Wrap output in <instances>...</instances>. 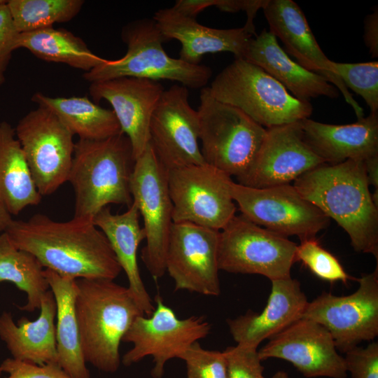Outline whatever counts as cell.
<instances>
[{"instance_id":"1","label":"cell","mask_w":378,"mask_h":378,"mask_svg":"<svg viewBox=\"0 0 378 378\" xmlns=\"http://www.w3.org/2000/svg\"><path fill=\"white\" fill-rule=\"evenodd\" d=\"M5 232L17 248L33 254L45 269L74 279L114 280L122 269L93 220L57 221L36 214L12 220Z\"/></svg>"},{"instance_id":"2","label":"cell","mask_w":378,"mask_h":378,"mask_svg":"<svg viewBox=\"0 0 378 378\" xmlns=\"http://www.w3.org/2000/svg\"><path fill=\"white\" fill-rule=\"evenodd\" d=\"M293 186L345 230L356 251L370 253L378 260V206L363 160L324 163L298 177Z\"/></svg>"},{"instance_id":"3","label":"cell","mask_w":378,"mask_h":378,"mask_svg":"<svg viewBox=\"0 0 378 378\" xmlns=\"http://www.w3.org/2000/svg\"><path fill=\"white\" fill-rule=\"evenodd\" d=\"M75 300L80 347L86 363L115 372L120 344L135 318L144 315L127 287L109 279H76Z\"/></svg>"},{"instance_id":"4","label":"cell","mask_w":378,"mask_h":378,"mask_svg":"<svg viewBox=\"0 0 378 378\" xmlns=\"http://www.w3.org/2000/svg\"><path fill=\"white\" fill-rule=\"evenodd\" d=\"M135 159L122 132L102 140L75 143L68 181L74 195V217L93 220L110 204H132L130 181Z\"/></svg>"},{"instance_id":"5","label":"cell","mask_w":378,"mask_h":378,"mask_svg":"<svg viewBox=\"0 0 378 378\" xmlns=\"http://www.w3.org/2000/svg\"><path fill=\"white\" fill-rule=\"evenodd\" d=\"M121 38L127 46L125 55L83 74L90 83L119 77H134L159 81L178 82L187 88H203L212 70L203 64H191L169 57L163 48L167 40L152 19L134 20L125 25Z\"/></svg>"},{"instance_id":"6","label":"cell","mask_w":378,"mask_h":378,"mask_svg":"<svg viewBox=\"0 0 378 378\" xmlns=\"http://www.w3.org/2000/svg\"><path fill=\"white\" fill-rule=\"evenodd\" d=\"M217 100L233 106L265 129L309 118V102L296 99L258 66L235 58L208 87Z\"/></svg>"},{"instance_id":"7","label":"cell","mask_w":378,"mask_h":378,"mask_svg":"<svg viewBox=\"0 0 378 378\" xmlns=\"http://www.w3.org/2000/svg\"><path fill=\"white\" fill-rule=\"evenodd\" d=\"M197 111L205 163L230 176L243 175L253 163L266 129L240 109L216 99L208 87L201 89Z\"/></svg>"},{"instance_id":"8","label":"cell","mask_w":378,"mask_h":378,"mask_svg":"<svg viewBox=\"0 0 378 378\" xmlns=\"http://www.w3.org/2000/svg\"><path fill=\"white\" fill-rule=\"evenodd\" d=\"M297 244L288 237L234 216L220 231L219 270L260 274L270 281L290 277Z\"/></svg>"},{"instance_id":"9","label":"cell","mask_w":378,"mask_h":378,"mask_svg":"<svg viewBox=\"0 0 378 378\" xmlns=\"http://www.w3.org/2000/svg\"><path fill=\"white\" fill-rule=\"evenodd\" d=\"M155 301L153 313L137 316L124 335L122 342L132 347L122 356L121 363L130 366L150 356L153 363L151 376L162 378L167 361L179 358L192 344L207 337L211 324L202 316L179 318L159 295Z\"/></svg>"},{"instance_id":"10","label":"cell","mask_w":378,"mask_h":378,"mask_svg":"<svg viewBox=\"0 0 378 378\" xmlns=\"http://www.w3.org/2000/svg\"><path fill=\"white\" fill-rule=\"evenodd\" d=\"M132 202L144 219L146 244L141 258L150 275L158 279L166 273L165 257L172 225L173 204L167 170L151 144L135 160L130 181Z\"/></svg>"},{"instance_id":"11","label":"cell","mask_w":378,"mask_h":378,"mask_svg":"<svg viewBox=\"0 0 378 378\" xmlns=\"http://www.w3.org/2000/svg\"><path fill=\"white\" fill-rule=\"evenodd\" d=\"M229 187L243 216L282 236L314 238L330 224V219L293 185L255 188L231 181Z\"/></svg>"},{"instance_id":"12","label":"cell","mask_w":378,"mask_h":378,"mask_svg":"<svg viewBox=\"0 0 378 378\" xmlns=\"http://www.w3.org/2000/svg\"><path fill=\"white\" fill-rule=\"evenodd\" d=\"M15 132L38 192L42 197L54 193L68 181L74 135L51 111L40 106L18 121Z\"/></svg>"},{"instance_id":"13","label":"cell","mask_w":378,"mask_h":378,"mask_svg":"<svg viewBox=\"0 0 378 378\" xmlns=\"http://www.w3.org/2000/svg\"><path fill=\"white\" fill-rule=\"evenodd\" d=\"M173 223H191L220 231L235 216L231 176L206 163L167 171Z\"/></svg>"},{"instance_id":"14","label":"cell","mask_w":378,"mask_h":378,"mask_svg":"<svg viewBox=\"0 0 378 378\" xmlns=\"http://www.w3.org/2000/svg\"><path fill=\"white\" fill-rule=\"evenodd\" d=\"M357 290L337 296L323 292L308 302L301 318L313 320L330 333L337 350L346 353L378 335V267L358 279Z\"/></svg>"},{"instance_id":"15","label":"cell","mask_w":378,"mask_h":378,"mask_svg":"<svg viewBox=\"0 0 378 378\" xmlns=\"http://www.w3.org/2000/svg\"><path fill=\"white\" fill-rule=\"evenodd\" d=\"M220 231L191 223H173L166 257V272L175 290L218 296V248Z\"/></svg>"},{"instance_id":"16","label":"cell","mask_w":378,"mask_h":378,"mask_svg":"<svg viewBox=\"0 0 378 378\" xmlns=\"http://www.w3.org/2000/svg\"><path fill=\"white\" fill-rule=\"evenodd\" d=\"M149 135L167 171L205 163L198 144V113L188 102L186 87L176 84L164 90L150 118Z\"/></svg>"},{"instance_id":"17","label":"cell","mask_w":378,"mask_h":378,"mask_svg":"<svg viewBox=\"0 0 378 378\" xmlns=\"http://www.w3.org/2000/svg\"><path fill=\"white\" fill-rule=\"evenodd\" d=\"M324 163L304 140L298 121L266 129L253 163L237 180L255 188L290 184Z\"/></svg>"},{"instance_id":"18","label":"cell","mask_w":378,"mask_h":378,"mask_svg":"<svg viewBox=\"0 0 378 378\" xmlns=\"http://www.w3.org/2000/svg\"><path fill=\"white\" fill-rule=\"evenodd\" d=\"M258 354L262 360H286L309 378L347 375L344 357L338 354L330 333L309 318H301L271 337Z\"/></svg>"},{"instance_id":"19","label":"cell","mask_w":378,"mask_h":378,"mask_svg":"<svg viewBox=\"0 0 378 378\" xmlns=\"http://www.w3.org/2000/svg\"><path fill=\"white\" fill-rule=\"evenodd\" d=\"M164 90L159 81L134 77L90 84L94 102L106 100L112 106L122 132L131 143L135 160L149 144L150 118Z\"/></svg>"},{"instance_id":"20","label":"cell","mask_w":378,"mask_h":378,"mask_svg":"<svg viewBox=\"0 0 378 378\" xmlns=\"http://www.w3.org/2000/svg\"><path fill=\"white\" fill-rule=\"evenodd\" d=\"M262 9L269 31L280 38L286 52L306 69L326 78L342 92L357 118H363V108L354 100L342 79L332 71L331 60L322 51L300 7L293 0H267Z\"/></svg>"},{"instance_id":"21","label":"cell","mask_w":378,"mask_h":378,"mask_svg":"<svg viewBox=\"0 0 378 378\" xmlns=\"http://www.w3.org/2000/svg\"><path fill=\"white\" fill-rule=\"evenodd\" d=\"M153 20L167 41L176 39L181 43L179 59L191 64H200L206 54L220 52L242 58L248 41L256 35L245 26L225 29L208 27L172 7L157 10Z\"/></svg>"},{"instance_id":"22","label":"cell","mask_w":378,"mask_h":378,"mask_svg":"<svg viewBox=\"0 0 378 378\" xmlns=\"http://www.w3.org/2000/svg\"><path fill=\"white\" fill-rule=\"evenodd\" d=\"M264 309L227 318L229 331L237 344L256 347L301 318L308 303L300 282L291 276L271 281Z\"/></svg>"},{"instance_id":"23","label":"cell","mask_w":378,"mask_h":378,"mask_svg":"<svg viewBox=\"0 0 378 378\" xmlns=\"http://www.w3.org/2000/svg\"><path fill=\"white\" fill-rule=\"evenodd\" d=\"M300 122L304 140L326 163L365 161L378 154V113H370L346 125L326 124L309 118Z\"/></svg>"},{"instance_id":"24","label":"cell","mask_w":378,"mask_h":378,"mask_svg":"<svg viewBox=\"0 0 378 378\" xmlns=\"http://www.w3.org/2000/svg\"><path fill=\"white\" fill-rule=\"evenodd\" d=\"M242 58L262 69L298 99L339 96L337 88L326 78L293 60L266 29L248 41Z\"/></svg>"},{"instance_id":"25","label":"cell","mask_w":378,"mask_h":378,"mask_svg":"<svg viewBox=\"0 0 378 378\" xmlns=\"http://www.w3.org/2000/svg\"><path fill=\"white\" fill-rule=\"evenodd\" d=\"M140 214L132 202L127 210L113 214L106 206L93 218L94 225L104 234L128 280V289L144 313L149 316L155 309L153 301L142 281L137 261L140 243L146 239L139 223Z\"/></svg>"},{"instance_id":"26","label":"cell","mask_w":378,"mask_h":378,"mask_svg":"<svg viewBox=\"0 0 378 378\" xmlns=\"http://www.w3.org/2000/svg\"><path fill=\"white\" fill-rule=\"evenodd\" d=\"M39 309L35 321L22 316L17 323L10 312H3L0 315V338L13 358L40 365L57 363V306L50 289L43 295Z\"/></svg>"},{"instance_id":"27","label":"cell","mask_w":378,"mask_h":378,"mask_svg":"<svg viewBox=\"0 0 378 378\" xmlns=\"http://www.w3.org/2000/svg\"><path fill=\"white\" fill-rule=\"evenodd\" d=\"M43 274L57 306V363L72 378H90L80 347L76 315V279L61 276L48 269H44Z\"/></svg>"},{"instance_id":"28","label":"cell","mask_w":378,"mask_h":378,"mask_svg":"<svg viewBox=\"0 0 378 378\" xmlns=\"http://www.w3.org/2000/svg\"><path fill=\"white\" fill-rule=\"evenodd\" d=\"M41 200L15 128L0 122V204L12 216L38 205Z\"/></svg>"},{"instance_id":"29","label":"cell","mask_w":378,"mask_h":378,"mask_svg":"<svg viewBox=\"0 0 378 378\" xmlns=\"http://www.w3.org/2000/svg\"><path fill=\"white\" fill-rule=\"evenodd\" d=\"M31 100L51 111L79 139L102 140L122 133L113 111L87 97H53L38 92Z\"/></svg>"},{"instance_id":"30","label":"cell","mask_w":378,"mask_h":378,"mask_svg":"<svg viewBox=\"0 0 378 378\" xmlns=\"http://www.w3.org/2000/svg\"><path fill=\"white\" fill-rule=\"evenodd\" d=\"M16 50L27 49L40 59L65 64L88 72L107 59L92 52L80 37L65 29L53 27L20 33Z\"/></svg>"},{"instance_id":"31","label":"cell","mask_w":378,"mask_h":378,"mask_svg":"<svg viewBox=\"0 0 378 378\" xmlns=\"http://www.w3.org/2000/svg\"><path fill=\"white\" fill-rule=\"evenodd\" d=\"M38 260L31 253L17 248L7 234H0V283L9 281L27 294V303L20 310L32 312L40 309L43 295L50 290Z\"/></svg>"},{"instance_id":"32","label":"cell","mask_w":378,"mask_h":378,"mask_svg":"<svg viewBox=\"0 0 378 378\" xmlns=\"http://www.w3.org/2000/svg\"><path fill=\"white\" fill-rule=\"evenodd\" d=\"M84 3L83 0H8L6 5L16 30L26 33L71 21Z\"/></svg>"},{"instance_id":"33","label":"cell","mask_w":378,"mask_h":378,"mask_svg":"<svg viewBox=\"0 0 378 378\" xmlns=\"http://www.w3.org/2000/svg\"><path fill=\"white\" fill-rule=\"evenodd\" d=\"M332 71L346 88L359 94L370 109L378 113V62L341 63L331 60Z\"/></svg>"},{"instance_id":"34","label":"cell","mask_w":378,"mask_h":378,"mask_svg":"<svg viewBox=\"0 0 378 378\" xmlns=\"http://www.w3.org/2000/svg\"><path fill=\"white\" fill-rule=\"evenodd\" d=\"M301 262L318 278L329 282L346 284L351 279L338 259L322 247L316 237L302 240L297 245L295 262Z\"/></svg>"},{"instance_id":"35","label":"cell","mask_w":378,"mask_h":378,"mask_svg":"<svg viewBox=\"0 0 378 378\" xmlns=\"http://www.w3.org/2000/svg\"><path fill=\"white\" fill-rule=\"evenodd\" d=\"M179 358L186 363V378H227L223 351L205 349L196 342Z\"/></svg>"},{"instance_id":"36","label":"cell","mask_w":378,"mask_h":378,"mask_svg":"<svg viewBox=\"0 0 378 378\" xmlns=\"http://www.w3.org/2000/svg\"><path fill=\"white\" fill-rule=\"evenodd\" d=\"M223 353L227 378H265L258 348L237 344L227 347Z\"/></svg>"},{"instance_id":"37","label":"cell","mask_w":378,"mask_h":378,"mask_svg":"<svg viewBox=\"0 0 378 378\" xmlns=\"http://www.w3.org/2000/svg\"><path fill=\"white\" fill-rule=\"evenodd\" d=\"M346 371L352 378H378V343L365 347L356 346L345 353Z\"/></svg>"},{"instance_id":"38","label":"cell","mask_w":378,"mask_h":378,"mask_svg":"<svg viewBox=\"0 0 378 378\" xmlns=\"http://www.w3.org/2000/svg\"><path fill=\"white\" fill-rule=\"evenodd\" d=\"M6 378H72L58 363L37 365L13 358L5 359L0 365Z\"/></svg>"},{"instance_id":"39","label":"cell","mask_w":378,"mask_h":378,"mask_svg":"<svg viewBox=\"0 0 378 378\" xmlns=\"http://www.w3.org/2000/svg\"><path fill=\"white\" fill-rule=\"evenodd\" d=\"M6 2L0 5V85L6 81V72L20 34L13 24Z\"/></svg>"},{"instance_id":"40","label":"cell","mask_w":378,"mask_h":378,"mask_svg":"<svg viewBox=\"0 0 378 378\" xmlns=\"http://www.w3.org/2000/svg\"><path fill=\"white\" fill-rule=\"evenodd\" d=\"M364 43L372 57H378V8L366 16L364 20Z\"/></svg>"},{"instance_id":"41","label":"cell","mask_w":378,"mask_h":378,"mask_svg":"<svg viewBox=\"0 0 378 378\" xmlns=\"http://www.w3.org/2000/svg\"><path fill=\"white\" fill-rule=\"evenodd\" d=\"M364 162L369 184L374 189L372 200L378 206V154L368 158Z\"/></svg>"},{"instance_id":"42","label":"cell","mask_w":378,"mask_h":378,"mask_svg":"<svg viewBox=\"0 0 378 378\" xmlns=\"http://www.w3.org/2000/svg\"><path fill=\"white\" fill-rule=\"evenodd\" d=\"M12 220L10 214L0 204V234L5 232Z\"/></svg>"},{"instance_id":"43","label":"cell","mask_w":378,"mask_h":378,"mask_svg":"<svg viewBox=\"0 0 378 378\" xmlns=\"http://www.w3.org/2000/svg\"><path fill=\"white\" fill-rule=\"evenodd\" d=\"M271 378H289L288 374L282 370L277 371Z\"/></svg>"},{"instance_id":"44","label":"cell","mask_w":378,"mask_h":378,"mask_svg":"<svg viewBox=\"0 0 378 378\" xmlns=\"http://www.w3.org/2000/svg\"><path fill=\"white\" fill-rule=\"evenodd\" d=\"M6 1L5 0H0V5L2 4H4Z\"/></svg>"},{"instance_id":"45","label":"cell","mask_w":378,"mask_h":378,"mask_svg":"<svg viewBox=\"0 0 378 378\" xmlns=\"http://www.w3.org/2000/svg\"><path fill=\"white\" fill-rule=\"evenodd\" d=\"M2 372H2V370H1V368H0V376H1V374Z\"/></svg>"}]
</instances>
